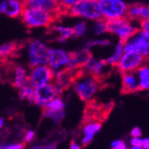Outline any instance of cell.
Listing matches in <instances>:
<instances>
[{
    "mask_svg": "<svg viewBox=\"0 0 149 149\" xmlns=\"http://www.w3.org/2000/svg\"><path fill=\"white\" fill-rule=\"evenodd\" d=\"M139 79V90H149V63H143L136 71Z\"/></svg>",
    "mask_w": 149,
    "mask_h": 149,
    "instance_id": "44dd1931",
    "label": "cell"
},
{
    "mask_svg": "<svg viewBox=\"0 0 149 149\" xmlns=\"http://www.w3.org/2000/svg\"><path fill=\"white\" fill-rule=\"evenodd\" d=\"M100 129H101V123L98 120L87 118L82 128V131L84 134V137L82 140H81L82 145L84 146L88 145L92 141L95 135L100 130Z\"/></svg>",
    "mask_w": 149,
    "mask_h": 149,
    "instance_id": "e0dca14e",
    "label": "cell"
},
{
    "mask_svg": "<svg viewBox=\"0 0 149 149\" xmlns=\"http://www.w3.org/2000/svg\"><path fill=\"white\" fill-rule=\"evenodd\" d=\"M25 147L24 143H20V144H13L9 146H0V149H23Z\"/></svg>",
    "mask_w": 149,
    "mask_h": 149,
    "instance_id": "d6a6232c",
    "label": "cell"
},
{
    "mask_svg": "<svg viewBox=\"0 0 149 149\" xmlns=\"http://www.w3.org/2000/svg\"><path fill=\"white\" fill-rule=\"evenodd\" d=\"M131 137H136V138H141L142 136V130L139 127H134L130 131Z\"/></svg>",
    "mask_w": 149,
    "mask_h": 149,
    "instance_id": "836d02e7",
    "label": "cell"
},
{
    "mask_svg": "<svg viewBox=\"0 0 149 149\" xmlns=\"http://www.w3.org/2000/svg\"><path fill=\"white\" fill-rule=\"evenodd\" d=\"M35 94H36L35 104L40 106H44L45 104L52 101L54 98H56V97H60L56 87L54 86L52 82L36 88Z\"/></svg>",
    "mask_w": 149,
    "mask_h": 149,
    "instance_id": "7c38bea8",
    "label": "cell"
},
{
    "mask_svg": "<svg viewBox=\"0 0 149 149\" xmlns=\"http://www.w3.org/2000/svg\"><path fill=\"white\" fill-rule=\"evenodd\" d=\"M113 149H127V145L123 140H114L111 144Z\"/></svg>",
    "mask_w": 149,
    "mask_h": 149,
    "instance_id": "1f68e13d",
    "label": "cell"
},
{
    "mask_svg": "<svg viewBox=\"0 0 149 149\" xmlns=\"http://www.w3.org/2000/svg\"><path fill=\"white\" fill-rule=\"evenodd\" d=\"M121 82H123V91L125 93H133L139 90V79L136 72L123 73Z\"/></svg>",
    "mask_w": 149,
    "mask_h": 149,
    "instance_id": "d6986e66",
    "label": "cell"
},
{
    "mask_svg": "<svg viewBox=\"0 0 149 149\" xmlns=\"http://www.w3.org/2000/svg\"><path fill=\"white\" fill-rule=\"evenodd\" d=\"M19 96L22 100H28L30 102L35 103L36 102L35 88H33L30 84L22 87V88L19 89Z\"/></svg>",
    "mask_w": 149,
    "mask_h": 149,
    "instance_id": "d4e9b609",
    "label": "cell"
},
{
    "mask_svg": "<svg viewBox=\"0 0 149 149\" xmlns=\"http://www.w3.org/2000/svg\"><path fill=\"white\" fill-rule=\"evenodd\" d=\"M32 149H56V145H47V146H34Z\"/></svg>",
    "mask_w": 149,
    "mask_h": 149,
    "instance_id": "8d00e7d4",
    "label": "cell"
},
{
    "mask_svg": "<svg viewBox=\"0 0 149 149\" xmlns=\"http://www.w3.org/2000/svg\"><path fill=\"white\" fill-rule=\"evenodd\" d=\"M67 15L90 22L103 19L99 0H79Z\"/></svg>",
    "mask_w": 149,
    "mask_h": 149,
    "instance_id": "277c9868",
    "label": "cell"
},
{
    "mask_svg": "<svg viewBox=\"0 0 149 149\" xmlns=\"http://www.w3.org/2000/svg\"><path fill=\"white\" fill-rule=\"evenodd\" d=\"M33 138H34V132L29 131V132H27L26 136H25V140H26V142H30L32 140Z\"/></svg>",
    "mask_w": 149,
    "mask_h": 149,
    "instance_id": "74e56055",
    "label": "cell"
},
{
    "mask_svg": "<svg viewBox=\"0 0 149 149\" xmlns=\"http://www.w3.org/2000/svg\"><path fill=\"white\" fill-rule=\"evenodd\" d=\"M139 30L146 33L147 36H149V19L142 21L139 22Z\"/></svg>",
    "mask_w": 149,
    "mask_h": 149,
    "instance_id": "4dcf8cb0",
    "label": "cell"
},
{
    "mask_svg": "<svg viewBox=\"0 0 149 149\" xmlns=\"http://www.w3.org/2000/svg\"><path fill=\"white\" fill-rule=\"evenodd\" d=\"M49 47L40 39H31L23 47L24 56L29 68L47 64Z\"/></svg>",
    "mask_w": 149,
    "mask_h": 149,
    "instance_id": "7a4b0ae2",
    "label": "cell"
},
{
    "mask_svg": "<svg viewBox=\"0 0 149 149\" xmlns=\"http://www.w3.org/2000/svg\"><path fill=\"white\" fill-rule=\"evenodd\" d=\"M70 149H81V147H80V146L78 145L75 141H72V142L71 143V148H70Z\"/></svg>",
    "mask_w": 149,
    "mask_h": 149,
    "instance_id": "f35d334b",
    "label": "cell"
},
{
    "mask_svg": "<svg viewBox=\"0 0 149 149\" xmlns=\"http://www.w3.org/2000/svg\"><path fill=\"white\" fill-rule=\"evenodd\" d=\"M25 4L23 0H2L0 1V15L9 18L21 17Z\"/></svg>",
    "mask_w": 149,
    "mask_h": 149,
    "instance_id": "8fae6325",
    "label": "cell"
},
{
    "mask_svg": "<svg viewBox=\"0 0 149 149\" xmlns=\"http://www.w3.org/2000/svg\"><path fill=\"white\" fill-rule=\"evenodd\" d=\"M127 18L131 21L142 22L149 19V6L142 4H135L129 6Z\"/></svg>",
    "mask_w": 149,
    "mask_h": 149,
    "instance_id": "2e32d148",
    "label": "cell"
},
{
    "mask_svg": "<svg viewBox=\"0 0 149 149\" xmlns=\"http://www.w3.org/2000/svg\"><path fill=\"white\" fill-rule=\"evenodd\" d=\"M21 20L28 29L50 28L56 22L57 15L46 10L25 6Z\"/></svg>",
    "mask_w": 149,
    "mask_h": 149,
    "instance_id": "6da1fadb",
    "label": "cell"
},
{
    "mask_svg": "<svg viewBox=\"0 0 149 149\" xmlns=\"http://www.w3.org/2000/svg\"><path fill=\"white\" fill-rule=\"evenodd\" d=\"M130 41L134 51L139 53L145 59L149 57V36L139 30L130 38Z\"/></svg>",
    "mask_w": 149,
    "mask_h": 149,
    "instance_id": "4fadbf2b",
    "label": "cell"
},
{
    "mask_svg": "<svg viewBox=\"0 0 149 149\" xmlns=\"http://www.w3.org/2000/svg\"><path fill=\"white\" fill-rule=\"evenodd\" d=\"M92 33L95 36H102L108 32V22L104 19H100L93 22L91 27Z\"/></svg>",
    "mask_w": 149,
    "mask_h": 149,
    "instance_id": "cb8c5ba5",
    "label": "cell"
},
{
    "mask_svg": "<svg viewBox=\"0 0 149 149\" xmlns=\"http://www.w3.org/2000/svg\"><path fill=\"white\" fill-rule=\"evenodd\" d=\"M110 45H111V41L108 38H96V39H92L90 41H88L85 48L90 51L93 47H108Z\"/></svg>",
    "mask_w": 149,
    "mask_h": 149,
    "instance_id": "83f0119b",
    "label": "cell"
},
{
    "mask_svg": "<svg viewBox=\"0 0 149 149\" xmlns=\"http://www.w3.org/2000/svg\"><path fill=\"white\" fill-rule=\"evenodd\" d=\"M75 93L82 101L91 100L99 89L100 82L97 77L79 72L72 85Z\"/></svg>",
    "mask_w": 149,
    "mask_h": 149,
    "instance_id": "3957f363",
    "label": "cell"
},
{
    "mask_svg": "<svg viewBox=\"0 0 149 149\" xmlns=\"http://www.w3.org/2000/svg\"><path fill=\"white\" fill-rule=\"evenodd\" d=\"M130 149H143V148L139 146H131Z\"/></svg>",
    "mask_w": 149,
    "mask_h": 149,
    "instance_id": "ab89813d",
    "label": "cell"
},
{
    "mask_svg": "<svg viewBox=\"0 0 149 149\" xmlns=\"http://www.w3.org/2000/svg\"><path fill=\"white\" fill-rule=\"evenodd\" d=\"M112 149H113V148H112Z\"/></svg>",
    "mask_w": 149,
    "mask_h": 149,
    "instance_id": "b9f144b4",
    "label": "cell"
},
{
    "mask_svg": "<svg viewBox=\"0 0 149 149\" xmlns=\"http://www.w3.org/2000/svg\"><path fill=\"white\" fill-rule=\"evenodd\" d=\"M107 66L108 65L106 64L104 60L93 57L91 56L90 58L87 61V63L83 65L82 68L80 69V72L85 74L93 75L99 79L100 76H102Z\"/></svg>",
    "mask_w": 149,
    "mask_h": 149,
    "instance_id": "5bb4252c",
    "label": "cell"
},
{
    "mask_svg": "<svg viewBox=\"0 0 149 149\" xmlns=\"http://www.w3.org/2000/svg\"><path fill=\"white\" fill-rule=\"evenodd\" d=\"M23 1L25 6L46 10L56 15H60L58 0H23Z\"/></svg>",
    "mask_w": 149,
    "mask_h": 149,
    "instance_id": "9a60e30c",
    "label": "cell"
},
{
    "mask_svg": "<svg viewBox=\"0 0 149 149\" xmlns=\"http://www.w3.org/2000/svg\"><path fill=\"white\" fill-rule=\"evenodd\" d=\"M108 33L115 36L120 41H126L139 31V27L129 18L109 21Z\"/></svg>",
    "mask_w": 149,
    "mask_h": 149,
    "instance_id": "8992f818",
    "label": "cell"
},
{
    "mask_svg": "<svg viewBox=\"0 0 149 149\" xmlns=\"http://www.w3.org/2000/svg\"><path fill=\"white\" fill-rule=\"evenodd\" d=\"M5 72L7 75L8 81L13 88L20 89L29 84V71L20 63H10L6 65Z\"/></svg>",
    "mask_w": 149,
    "mask_h": 149,
    "instance_id": "ba28073f",
    "label": "cell"
},
{
    "mask_svg": "<svg viewBox=\"0 0 149 149\" xmlns=\"http://www.w3.org/2000/svg\"><path fill=\"white\" fill-rule=\"evenodd\" d=\"M3 123H4V120H3V119H0V129L2 128V126H3Z\"/></svg>",
    "mask_w": 149,
    "mask_h": 149,
    "instance_id": "60d3db41",
    "label": "cell"
},
{
    "mask_svg": "<svg viewBox=\"0 0 149 149\" xmlns=\"http://www.w3.org/2000/svg\"><path fill=\"white\" fill-rule=\"evenodd\" d=\"M141 138H136V137H131V139L130 141L131 146H141Z\"/></svg>",
    "mask_w": 149,
    "mask_h": 149,
    "instance_id": "e575fe53",
    "label": "cell"
},
{
    "mask_svg": "<svg viewBox=\"0 0 149 149\" xmlns=\"http://www.w3.org/2000/svg\"><path fill=\"white\" fill-rule=\"evenodd\" d=\"M42 108H43V114L45 116L54 119L56 121H60L64 116L63 111V112H55V111H51L49 109H47L45 107H42Z\"/></svg>",
    "mask_w": 149,
    "mask_h": 149,
    "instance_id": "f546056e",
    "label": "cell"
},
{
    "mask_svg": "<svg viewBox=\"0 0 149 149\" xmlns=\"http://www.w3.org/2000/svg\"><path fill=\"white\" fill-rule=\"evenodd\" d=\"M145 63V58L138 52H124L116 67L121 72H136Z\"/></svg>",
    "mask_w": 149,
    "mask_h": 149,
    "instance_id": "30bf717a",
    "label": "cell"
},
{
    "mask_svg": "<svg viewBox=\"0 0 149 149\" xmlns=\"http://www.w3.org/2000/svg\"><path fill=\"white\" fill-rule=\"evenodd\" d=\"M72 31H73V37L76 38L84 37L88 31V25L86 21L80 20L72 26Z\"/></svg>",
    "mask_w": 149,
    "mask_h": 149,
    "instance_id": "484cf974",
    "label": "cell"
},
{
    "mask_svg": "<svg viewBox=\"0 0 149 149\" xmlns=\"http://www.w3.org/2000/svg\"><path fill=\"white\" fill-rule=\"evenodd\" d=\"M71 62L68 69L71 70H80L87 61L90 58V51L87 48L80 49L75 52H71Z\"/></svg>",
    "mask_w": 149,
    "mask_h": 149,
    "instance_id": "ac0fdd59",
    "label": "cell"
},
{
    "mask_svg": "<svg viewBox=\"0 0 149 149\" xmlns=\"http://www.w3.org/2000/svg\"><path fill=\"white\" fill-rule=\"evenodd\" d=\"M51 30L56 35V41L59 43H64L73 37L72 27L70 26H66L63 24H53L51 26Z\"/></svg>",
    "mask_w": 149,
    "mask_h": 149,
    "instance_id": "ffe728a7",
    "label": "cell"
},
{
    "mask_svg": "<svg viewBox=\"0 0 149 149\" xmlns=\"http://www.w3.org/2000/svg\"><path fill=\"white\" fill-rule=\"evenodd\" d=\"M141 147L143 149H149V138H144V139H142Z\"/></svg>",
    "mask_w": 149,
    "mask_h": 149,
    "instance_id": "d590c367",
    "label": "cell"
},
{
    "mask_svg": "<svg viewBox=\"0 0 149 149\" xmlns=\"http://www.w3.org/2000/svg\"><path fill=\"white\" fill-rule=\"evenodd\" d=\"M71 52L62 47H49L47 65L56 73L68 69L71 62Z\"/></svg>",
    "mask_w": 149,
    "mask_h": 149,
    "instance_id": "52a82bcc",
    "label": "cell"
},
{
    "mask_svg": "<svg viewBox=\"0 0 149 149\" xmlns=\"http://www.w3.org/2000/svg\"><path fill=\"white\" fill-rule=\"evenodd\" d=\"M19 50V46L15 42H7L0 45V63L6 62L9 57H13Z\"/></svg>",
    "mask_w": 149,
    "mask_h": 149,
    "instance_id": "603a6c76",
    "label": "cell"
},
{
    "mask_svg": "<svg viewBox=\"0 0 149 149\" xmlns=\"http://www.w3.org/2000/svg\"><path fill=\"white\" fill-rule=\"evenodd\" d=\"M103 19L113 21L127 17L129 6L124 0H99Z\"/></svg>",
    "mask_w": 149,
    "mask_h": 149,
    "instance_id": "5b68a950",
    "label": "cell"
},
{
    "mask_svg": "<svg viewBox=\"0 0 149 149\" xmlns=\"http://www.w3.org/2000/svg\"><path fill=\"white\" fill-rule=\"evenodd\" d=\"M55 78V72L47 64L31 67L29 71V84L33 88H38L47 83H51Z\"/></svg>",
    "mask_w": 149,
    "mask_h": 149,
    "instance_id": "9c48e42d",
    "label": "cell"
},
{
    "mask_svg": "<svg viewBox=\"0 0 149 149\" xmlns=\"http://www.w3.org/2000/svg\"><path fill=\"white\" fill-rule=\"evenodd\" d=\"M123 54H124L123 42L118 40V42L115 44L113 49V52L107 56L106 59H104V61L108 66H116Z\"/></svg>",
    "mask_w": 149,
    "mask_h": 149,
    "instance_id": "7402d4cb",
    "label": "cell"
},
{
    "mask_svg": "<svg viewBox=\"0 0 149 149\" xmlns=\"http://www.w3.org/2000/svg\"><path fill=\"white\" fill-rule=\"evenodd\" d=\"M79 1V0H58L59 12L61 13H66Z\"/></svg>",
    "mask_w": 149,
    "mask_h": 149,
    "instance_id": "f1b7e54d",
    "label": "cell"
},
{
    "mask_svg": "<svg viewBox=\"0 0 149 149\" xmlns=\"http://www.w3.org/2000/svg\"><path fill=\"white\" fill-rule=\"evenodd\" d=\"M42 107H45L47 109L55 112H63L64 109V103L60 97H56V98H54L52 101H50Z\"/></svg>",
    "mask_w": 149,
    "mask_h": 149,
    "instance_id": "4316f807",
    "label": "cell"
}]
</instances>
